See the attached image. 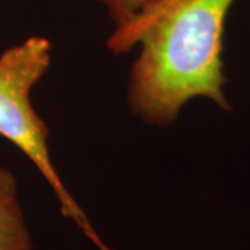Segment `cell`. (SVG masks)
<instances>
[{
	"mask_svg": "<svg viewBox=\"0 0 250 250\" xmlns=\"http://www.w3.org/2000/svg\"><path fill=\"white\" fill-rule=\"evenodd\" d=\"M113 21V32L107 39V49L114 54L118 46L136 25L152 11L160 0H99Z\"/></svg>",
	"mask_w": 250,
	"mask_h": 250,
	"instance_id": "4",
	"label": "cell"
},
{
	"mask_svg": "<svg viewBox=\"0 0 250 250\" xmlns=\"http://www.w3.org/2000/svg\"><path fill=\"white\" fill-rule=\"evenodd\" d=\"M53 46L34 35L0 54V136L27 156L60 203L62 214L78 225L99 250H111L99 238L85 211L62 184L49 149V126L36 113L31 93L52 64Z\"/></svg>",
	"mask_w": 250,
	"mask_h": 250,
	"instance_id": "2",
	"label": "cell"
},
{
	"mask_svg": "<svg viewBox=\"0 0 250 250\" xmlns=\"http://www.w3.org/2000/svg\"><path fill=\"white\" fill-rule=\"evenodd\" d=\"M34 242L13 172L0 167V250H32Z\"/></svg>",
	"mask_w": 250,
	"mask_h": 250,
	"instance_id": "3",
	"label": "cell"
},
{
	"mask_svg": "<svg viewBox=\"0 0 250 250\" xmlns=\"http://www.w3.org/2000/svg\"><path fill=\"white\" fill-rule=\"evenodd\" d=\"M235 0H160L114 54L139 47L126 88L134 116L167 126L195 98L231 111L224 93L223 39Z\"/></svg>",
	"mask_w": 250,
	"mask_h": 250,
	"instance_id": "1",
	"label": "cell"
}]
</instances>
